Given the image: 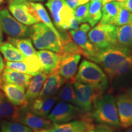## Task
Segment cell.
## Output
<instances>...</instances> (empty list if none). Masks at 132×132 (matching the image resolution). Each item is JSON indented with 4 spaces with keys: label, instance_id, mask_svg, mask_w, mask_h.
Returning <instances> with one entry per match:
<instances>
[{
    "label": "cell",
    "instance_id": "6da1fadb",
    "mask_svg": "<svg viewBox=\"0 0 132 132\" xmlns=\"http://www.w3.org/2000/svg\"><path fill=\"white\" fill-rule=\"evenodd\" d=\"M87 58L98 64L111 78L125 75L132 70V51L128 47H108L98 50Z\"/></svg>",
    "mask_w": 132,
    "mask_h": 132
},
{
    "label": "cell",
    "instance_id": "7a4b0ae2",
    "mask_svg": "<svg viewBox=\"0 0 132 132\" xmlns=\"http://www.w3.org/2000/svg\"><path fill=\"white\" fill-rule=\"evenodd\" d=\"M91 113L97 122L111 127L120 125L116 98L111 95L101 96L95 104Z\"/></svg>",
    "mask_w": 132,
    "mask_h": 132
},
{
    "label": "cell",
    "instance_id": "3957f363",
    "mask_svg": "<svg viewBox=\"0 0 132 132\" xmlns=\"http://www.w3.org/2000/svg\"><path fill=\"white\" fill-rule=\"evenodd\" d=\"M76 81L94 86L105 91L108 86L106 75L97 64L84 59L75 76Z\"/></svg>",
    "mask_w": 132,
    "mask_h": 132
},
{
    "label": "cell",
    "instance_id": "277c9868",
    "mask_svg": "<svg viewBox=\"0 0 132 132\" xmlns=\"http://www.w3.org/2000/svg\"><path fill=\"white\" fill-rule=\"evenodd\" d=\"M29 36L36 48L40 50H48L57 53H61V45L56 36L43 23L32 24Z\"/></svg>",
    "mask_w": 132,
    "mask_h": 132
},
{
    "label": "cell",
    "instance_id": "5b68a950",
    "mask_svg": "<svg viewBox=\"0 0 132 132\" xmlns=\"http://www.w3.org/2000/svg\"><path fill=\"white\" fill-rule=\"evenodd\" d=\"M87 36L98 50L118 45L117 27L113 24L99 23L89 32Z\"/></svg>",
    "mask_w": 132,
    "mask_h": 132
},
{
    "label": "cell",
    "instance_id": "8992f818",
    "mask_svg": "<svg viewBox=\"0 0 132 132\" xmlns=\"http://www.w3.org/2000/svg\"><path fill=\"white\" fill-rule=\"evenodd\" d=\"M75 105L84 112L89 113L102 96L103 91L92 86L75 81Z\"/></svg>",
    "mask_w": 132,
    "mask_h": 132
},
{
    "label": "cell",
    "instance_id": "52a82bcc",
    "mask_svg": "<svg viewBox=\"0 0 132 132\" xmlns=\"http://www.w3.org/2000/svg\"><path fill=\"white\" fill-rule=\"evenodd\" d=\"M45 4L57 28L69 29L71 21L74 18L73 10L69 7L65 0H47Z\"/></svg>",
    "mask_w": 132,
    "mask_h": 132
},
{
    "label": "cell",
    "instance_id": "ba28073f",
    "mask_svg": "<svg viewBox=\"0 0 132 132\" xmlns=\"http://www.w3.org/2000/svg\"><path fill=\"white\" fill-rule=\"evenodd\" d=\"M85 113L86 112H84L77 106L61 101L54 106L47 118L53 124H61L77 118L80 119Z\"/></svg>",
    "mask_w": 132,
    "mask_h": 132
},
{
    "label": "cell",
    "instance_id": "9c48e42d",
    "mask_svg": "<svg viewBox=\"0 0 132 132\" xmlns=\"http://www.w3.org/2000/svg\"><path fill=\"white\" fill-rule=\"evenodd\" d=\"M9 10L19 22L29 26L40 22L31 2L21 0H9Z\"/></svg>",
    "mask_w": 132,
    "mask_h": 132
},
{
    "label": "cell",
    "instance_id": "30bf717a",
    "mask_svg": "<svg viewBox=\"0 0 132 132\" xmlns=\"http://www.w3.org/2000/svg\"><path fill=\"white\" fill-rule=\"evenodd\" d=\"M0 23L3 31L9 37L23 38L30 34V28L16 20L7 9L0 10Z\"/></svg>",
    "mask_w": 132,
    "mask_h": 132
},
{
    "label": "cell",
    "instance_id": "8fae6325",
    "mask_svg": "<svg viewBox=\"0 0 132 132\" xmlns=\"http://www.w3.org/2000/svg\"><path fill=\"white\" fill-rule=\"evenodd\" d=\"M18 122L28 127L33 132L49 130L54 125L47 117L40 116L32 113L28 106L20 107V114Z\"/></svg>",
    "mask_w": 132,
    "mask_h": 132
},
{
    "label": "cell",
    "instance_id": "7c38bea8",
    "mask_svg": "<svg viewBox=\"0 0 132 132\" xmlns=\"http://www.w3.org/2000/svg\"><path fill=\"white\" fill-rule=\"evenodd\" d=\"M92 114L86 113L81 119L68 122L54 124L50 132H90L95 127Z\"/></svg>",
    "mask_w": 132,
    "mask_h": 132
},
{
    "label": "cell",
    "instance_id": "4fadbf2b",
    "mask_svg": "<svg viewBox=\"0 0 132 132\" xmlns=\"http://www.w3.org/2000/svg\"><path fill=\"white\" fill-rule=\"evenodd\" d=\"M90 30V26L87 23H83L77 30H70V34L75 44L80 47L83 54L87 58L94 53L98 50L90 42L87 36V32Z\"/></svg>",
    "mask_w": 132,
    "mask_h": 132
},
{
    "label": "cell",
    "instance_id": "5bb4252c",
    "mask_svg": "<svg viewBox=\"0 0 132 132\" xmlns=\"http://www.w3.org/2000/svg\"><path fill=\"white\" fill-rule=\"evenodd\" d=\"M60 62L57 67V70L65 82H74L75 80V74L78 65L81 59L79 54H72L61 55Z\"/></svg>",
    "mask_w": 132,
    "mask_h": 132
},
{
    "label": "cell",
    "instance_id": "9a60e30c",
    "mask_svg": "<svg viewBox=\"0 0 132 132\" xmlns=\"http://www.w3.org/2000/svg\"><path fill=\"white\" fill-rule=\"evenodd\" d=\"M6 66L13 70L28 74L32 77L44 72L43 67L38 58L37 55L26 57L23 61H7Z\"/></svg>",
    "mask_w": 132,
    "mask_h": 132
},
{
    "label": "cell",
    "instance_id": "2e32d148",
    "mask_svg": "<svg viewBox=\"0 0 132 132\" xmlns=\"http://www.w3.org/2000/svg\"><path fill=\"white\" fill-rule=\"evenodd\" d=\"M116 101L120 125L124 128L130 127L132 125V100L127 94H120Z\"/></svg>",
    "mask_w": 132,
    "mask_h": 132
},
{
    "label": "cell",
    "instance_id": "e0dca14e",
    "mask_svg": "<svg viewBox=\"0 0 132 132\" xmlns=\"http://www.w3.org/2000/svg\"><path fill=\"white\" fill-rule=\"evenodd\" d=\"M0 89L8 100L15 106L19 107L29 106V103L26 98L24 87L12 84L1 83Z\"/></svg>",
    "mask_w": 132,
    "mask_h": 132
},
{
    "label": "cell",
    "instance_id": "ac0fdd59",
    "mask_svg": "<svg viewBox=\"0 0 132 132\" xmlns=\"http://www.w3.org/2000/svg\"><path fill=\"white\" fill-rule=\"evenodd\" d=\"M64 78L59 75L57 69L50 74L44 82L39 98H47L54 96L59 91L65 82Z\"/></svg>",
    "mask_w": 132,
    "mask_h": 132
},
{
    "label": "cell",
    "instance_id": "d6986e66",
    "mask_svg": "<svg viewBox=\"0 0 132 132\" xmlns=\"http://www.w3.org/2000/svg\"><path fill=\"white\" fill-rule=\"evenodd\" d=\"M32 77V76L13 70L6 66L3 70L0 81L1 83L12 84L26 88L29 85Z\"/></svg>",
    "mask_w": 132,
    "mask_h": 132
},
{
    "label": "cell",
    "instance_id": "ffe728a7",
    "mask_svg": "<svg viewBox=\"0 0 132 132\" xmlns=\"http://www.w3.org/2000/svg\"><path fill=\"white\" fill-rule=\"evenodd\" d=\"M20 114V107L13 105L0 89V119L18 122Z\"/></svg>",
    "mask_w": 132,
    "mask_h": 132
},
{
    "label": "cell",
    "instance_id": "44dd1931",
    "mask_svg": "<svg viewBox=\"0 0 132 132\" xmlns=\"http://www.w3.org/2000/svg\"><path fill=\"white\" fill-rule=\"evenodd\" d=\"M37 55L42 64L44 72L48 75L52 73L57 69L61 58L59 53L46 50L37 52Z\"/></svg>",
    "mask_w": 132,
    "mask_h": 132
},
{
    "label": "cell",
    "instance_id": "7402d4cb",
    "mask_svg": "<svg viewBox=\"0 0 132 132\" xmlns=\"http://www.w3.org/2000/svg\"><path fill=\"white\" fill-rule=\"evenodd\" d=\"M57 96H52L47 98H38L31 102L29 106V110L36 114L42 117H47L57 101Z\"/></svg>",
    "mask_w": 132,
    "mask_h": 132
},
{
    "label": "cell",
    "instance_id": "603a6c76",
    "mask_svg": "<svg viewBox=\"0 0 132 132\" xmlns=\"http://www.w3.org/2000/svg\"><path fill=\"white\" fill-rule=\"evenodd\" d=\"M48 74L45 72L34 76V78L31 79L29 85L27 87L26 92V96L29 102H31L36 98H38L40 92L42 90L43 86L45 81L48 78Z\"/></svg>",
    "mask_w": 132,
    "mask_h": 132
},
{
    "label": "cell",
    "instance_id": "cb8c5ba5",
    "mask_svg": "<svg viewBox=\"0 0 132 132\" xmlns=\"http://www.w3.org/2000/svg\"><path fill=\"white\" fill-rule=\"evenodd\" d=\"M120 3L119 1H110L102 5V16L100 23L113 24L116 19L119 11Z\"/></svg>",
    "mask_w": 132,
    "mask_h": 132
},
{
    "label": "cell",
    "instance_id": "d4e9b609",
    "mask_svg": "<svg viewBox=\"0 0 132 132\" xmlns=\"http://www.w3.org/2000/svg\"><path fill=\"white\" fill-rule=\"evenodd\" d=\"M0 52L7 61H23L26 58L25 56L17 48L9 42H3L0 45Z\"/></svg>",
    "mask_w": 132,
    "mask_h": 132
},
{
    "label": "cell",
    "instance_id": "484cf974",
    "mask_svg": "<svg viewBox=\"0 0 132 132\" xmlns=\"http://www.w3.org/2000/svg\"><path fill=\"white\" fill-rule=\"evenodd\" d=\"M31 5L32 6V7L34 8L36 12H37L39 20H40V21H42L43 23L46 24L51 30L53 31L54 34H55V35L56 36V37H57V39H58L61 45H62V43L64 40V37L61 35L60 33L57 31V29H56V28L54 26L53 24L50 19L49 15L48 14L47 11H46L44 6H43V4H41L40 3L31 2Z\"/></svg>",
    "mask_w": 132,
    "mask_h": 132
},
{
    "label": "cell",
    "instance_id": "4316f807",
    "mask_svg": "<svg viewBox=\"0 0 132 132\" xmlns=\"http://www.w3.org/2000/svg\"><path fill=\"white\" fill-rule=\"evenodd\" d=\"M7 42L17 48L26 57L37 55V52L33 47L31 39L8 37Z\"/></svg>",
    "mask_w": 132,
    "mask_h": 132
},
{
    "label": "cell",
    "instance_id": "83f0119b",
    "mask_svg": "<svg viewBox=\"0 0 132 132\" xmlns=\"http://www.w3.org/2000/svg\"><path fill=\"white\" fill-rule=\"evenodd\" d=\"M117 42L118 45L122 47L132 45V22L117 27Z\"/></svg>",
    "mask_w": 132,
    "mask_h": 132
},
{
    "label": "cell",
    "instance_id": "f1b7e54d",
    "mask_svg": "<svg viewBox=\"0 0 132 132\" xmlns=\"http://www.w3.org/2000/svg\"><path fill=\"white\" fill-rule=\"evenodd\" d=\"M102 1H92L89 3L87 22L94 27L102 19Z\"/></svg>",
    "mask_w": 132,
    "mask_h": 132
},
{
    "label": "cell",
    "instance_id": "f546056e",
    "mask_svg": "<svg viewBox=\"0 0 132 132\" xmlns=\"http://www.w3.org/2000/svg\"><path fill=\"white\" fill-rule=\"evenodd\" d=\"M74 82H66L57 92V97L61 101L74 104L75 105V92L74 88Z\"/></svg>",
    "mask_w": 132,
    "mask_h": 132
},
{
    "label": "cell",
    "instance_id": "4dcf8cb0",
    "mask_svg": "<svg viewBox=\"0 0 132 132\" xmlns=\"http://www.w3.org/2000/svg\"><path fill=\"white\" fill-rule=\"evenodd\" d=\"M1 132H33L32 130L20 122L11 120H3Z\"/></svg>",
    "mask_w": 132,
    "mask_h": 132
},
{
    "label": "cell",
    "instance_id": "1f68e13d",
    "mask_svg": "<svg viewBox=\"0 0 132 132\" xmlns=\"http://www.w3.org/2000/svg\"><path fill=\"white\" fill-rule=\"evenodd\" d=\"M132 22V12L128 11L122 3H120V9L114 25L120 26Z\"/></svg>",
    "mask_w": 132,
    "mask_h": 132
},
{
    "label": "cell",
    "instance_id": "d6a6232c",
    "mask_svg": "<svg viewBox=\"0 0 132 132\" xmlns=\"http://www.w3.org/2000/svg\"><path fill=\"white\" fill-rule=\"evenodd\" d=\"M89 3L80 5L73 9L74 16L79 21V23H86L87 20Z\"/></svg>",
    "mask_w": 132,
    "mask_h": 132
},
{
    "label": "cell",
    "instance_id": "836d02e7",
    "mask_svg": "<svg viewBox=\"0 0 132 132\" xmlns=\"http://www.w3.org/2000/svg\"><path fill=\"white\" fill-rule=\"evenodd\" d=\"M69 7L72 9H75L76 7L80 5L86 4L89 2V0H65Z\"/></svg>",
    "mask_w": 132,
    "mask_h": 132
},
{
    "label": "cell",
    "instance_id": "e575fe53",
    "mask_svg": "<svg viewBox=\"0 0 132 132\" xmlns=\"http://www.w3.org/2000/svg\"><path fill=\"white\" fill-rule=\"evenodd\" d=\"M90 132H114V131L108 125L100 124L95 127L94 129Z\"/></svg>",
    "mask_w": 132,
    "mask_h": 132
},
{
    "label": "cell",
    "instance_id": "d590c367",
    "mask_svg": "<svg viewBox=\"0 0 132 132\" xmlns=\"http://www.w3.org/2000/svg\"><path fill=\"white\" fill-rule=\"evenodd\" d=\"M79 24H80L79 21L77 20L75 18V16H74L73 20L71 21L69 29H70V30H77V29L79 28Z\"/></svg>",
    "mask_w": 132,
    "mask_h": 132
},
{
    "label": "cell",
    "instance_id": "8d00e7d4",
    "mask_svg": "<svg viewBox=\"0 0 132 132\" xmlns=\"http://www.w3.org/2000/svg\"><path fill=\"white\" fill-rule=\"evenodd\" d=\"M122 3L128 11L132 12V0H125Z\"/></svg>",
    "mask_w": 132,
    "mask_h": 132
},
{
    "label": "cell",
    "instance_id": "74e56055",
    "mask_svg": "<svg viewBox=\"0 0 132 132\" xmlns=\"http://www.w3.org/2000/svg\"><path fill=\"white\" fill-rule=\"evenodd\" d=\"M4 65H5L4 61H3L2 57H1V54H0V78H1V74H2L3 69L4 68Z\"/></svg>",
    "mask_w": 132,
    "mask_h": 132
},
{
    "label": "cell",
    "instance_id": "f35d334b",
    "mask_svg": "<svg viewBox=\"0 0 132 132\" xmlns=\"http://www.w3.org/2000/svg\"><path fill=\"white\" fill-rule=\"evenodd\" d=\"M3 31L2 28H1V23H0V45L3 42Z\"/></svg>",
    "mask_w": 132,
    "mask_h": 132
},
{
    "label": "cell",
    "instance_id": "ab89813d",
    "mask_svg": "<svg viewBox=\"0 0 132 132\" xmlns=\"http://www.w3.org/2000/svg\"><path fill=\"white\" fill-rule=\"evenodd\" d=\"M117 1L120 3H122V2H124L125 0H102V5L105 4V3H106L110 2V1Z\"/></svg>",
    "mask_w": 132,
    "mask_h": 132
},
{
    "label": "cell",
    "instance_id": "60d3db41",
    "mask_svg": "<svg viewBox=\"0 0 132 132\" xmlns=\"http://www.w3.org/2000/svg\"><path fill=\"white\" fill-rule=\"evenodd\" d=\"M21 1H28V2H43L44 0H21Z\"/></svg>",
    "mask_w": 132,
    "mask_h": 132
},
{
    "label": "cell",
    "instance_id": "b9f144b4",
    "mask_svg": "<svg viewBox=\"0 0 132 132\" xmlns=\"http://www.w3.org/2000/svg\"><path fill=\"white\" fill-rule=\"evenodd\" d=\"M127 94L128 95V96L130 97V98H131L132 100V87H131V88H130L129 90H128Z\"/></svg>",
    "mask_w": 132,
    "mask_h": 132
},
{
    "label": "cell",
    "instance_id": "7bdbcfd3",
    "mask_svg": "<svg viewBox=\"0 0 132 132\" xmlns=\"http://www.w3.org/2000/svg\"><path fill=\"white\" fill-rule=\"evenodd\" d=\"M129 128H128V129L127 130V131L126 132H132V125L131 126H130V127H128Z\"/></svg>",
    "mask_w": 132,
    "mask_h": 132
},
{
    "label": "cell",
    "instance_id": "ee69618b",
    "mask_svg": "<svg viewBox=\"0 0 132 132\" xmlns=\"http://www.w3.org/2000/svg\"><path fill=\"white\" fill-rule=\"evenodd\" d=\"M37 132H50L48 130H40V131H37Z\"/></svg>",
    "mask_w": 132,
    "mask_h": 132
},
{
    "label": "cell",
    "instance_id": "f6af8a7d",
    "mask_svg": "<svg viewBox=\"0 0 132 132\" xmlns=\"http://www.w3.org/2000/svg\"><path fill=\"white\" fill-rule=\"evenodd\" d=\"M4 1H5V0H0V7L2 6V4L4 3Z\"/></svg>",
    "mask_w": 132,
    "mask_h": 132
},
{
    "label": "cell",
    "instance_id": "bcb514c9",
    "mask_svg": "<svg viewBox=\"0 0 132 132\" xmlns=\"http://www.w3.org/2000/svg\"><path fill=\"white\" fill-rule=\"evenodd\" d=\"M102 1V0H91V1Z\"/></svg>",
    "mask_w": 132,
    "mask_h": 132
}]
</instances>
